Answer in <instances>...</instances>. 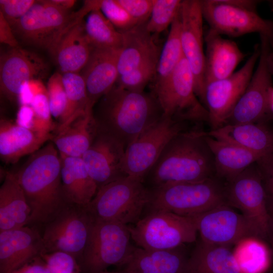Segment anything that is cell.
Wrapping results in <instances>:
<instances>
[{
    "label": "cell",
    "instance_id": "6da1fadb",
    "mask_svg": "<svg viewBox=\"0 0 273 273\" xmlns=\"http://www.w3.org/2000/svg\"><path fill=\"white\" fill-rule=\"evenodd\" d=\"M61 167L60 153L51 141L14 172L31 210L27 225L41 230L70 204L63 190Z\"/></svg>",
    "mask_w": 273,
    "mask_h": 273
},
{
    "label": "cell",
    "instance_id": "7a4b0ae2",
    "mask_svg": "<svg viewBox=\"0 0 273 273\" xmlns=\"http://www.w3.org/2000/svg\"><path fill=\"white\" fill-rule=\"evenodd\" d=\"M163 115L153 93L129 90L116 84L93 110L97 130L114 138L125 150Z\"/></svg>",
    "mask_w": 273,
    "mask_h": 273
},
{
    "label": "cell",
    "instance_id": "3957f363",
    "mask_svg": "<svg viewBox=\"0 0 273 273\" xmlns=\"http://www.w3.org/2000/svg\"><path fill=\"white\" fill-rule=\"evenodd\" d=\"M206 132L187 129L174 136L146 175L149 187L178 182H198L215 176Z\"/></svg>",
    "mask_w": 273,
    "mask_h": 273
},
{
    "label": "cell",
    "instance_id": "277c9868",
    "mask_svg": "<svg viewBox=\"0 0 273 273\" xmlns=\"http://www.w3.org/2000/svg\"><path fill=\"white\" fill-rule=\"evenodd\" d=\"M146 207L151 211H165L193 216L228 204L225 183L215 176L198 182H178L147 188Z\"/></svg>",
    "mask_w": 273,
    "mask_h": 273
},
{
    "label": "cell",
    "instance_id": "5b68a950",
    "mask_svg": "<svg viewBox=\"0 0 273 273\" xmlns=\"http://www.w3.org/2000/svg\"><path fill=\"white\" fill-rule=\"evenodd\" d=\"M148 201L143 179L126 176L100 188L86 206L97 220H112L126 225L135 223Z\"/></svg>",
    "mask_w": 273,
    "mask_h": 273
},
{
    "label": "cell",
    "instance_id": "8992f818",
    "mask_svg": "<svg viewBox=\"0 0 273 273\" xmlns=\"http://www.w3.org/2000/svg\"><path fill=\"white\" fill-rule=\"evenodd\" d=\"M128 225L95 220L78 261L81 273H101L111 265L123 266L134 248Z\"/></svg>",
    "mask_w": 273,
    "mask_h": 273
},
{
    "label": "cell",
    "instance_id": "52a82bcc",
    "mask_svg": "<svg viewBox=\"0 0 273 273\" xmlns=\"http://www.w3.org/2000/svg\"><path fill=\"white\" fill-rule=\"evenodd\" d=\"M84 17L52 3L36 1L21 18L10 23L19 42L47 50L50 54L67 28Z\"/></svg>",
    "mask_w": 273,
    "mask_h": 273
},
{
    "label": "cell",
    "instance_id": "ba28073f",
    "mask_svg": "<svg viewBox=\"0 0 273 273\" xmlns=\"http://www.w3.org/2000/svg\"><path fill=\"white\" fill-rule=\"evenodd\" d=\"M128 226L139 247L149 250L172 249L195 242L198 233L193 216L162 210L151 211Z\"/></svg>",
    "mask_w": 273,
    "mask_h": 273
},
{
    "label": "cell",
    "instance_id": "9c48e42d",
    "mask_svg": "<svg viewBox=\"0 0 273 273\" xmlns=\"http://www.w3.org/2000/svg\"><path fill=\"white\" fill-rule=\"evenodd\" d=\"M152 93L164 116L186 123L208 122V112L196 96L194 76L184 56L169 78Z\"/></svg>",
    "mask_w": 273,
    "mask_h": 273
},
{
    "label": "cell",
    "instance_id": "30bf717a",
    "mask_svg": "<svg viewBox=\"0 0 273 273\" xmlns=\"http://www.w3.org/2000/svg\"><path fill=\"white\" fill-rule=\"evenodd\" d=\"M94 221L86 205H68L41 229L44 253L63 252L78 262Z\"/></svg>",
    "mask_w": 273,
    "mask_h": 273
},
{
    "label": "cell",
    "instance_id": "8fae6325",
    "mask_svg": "<svg viewBox=\"0 0 273 273\" xmlns=\"http://www.w3.org/2000/svg\"><path fill=\"white\" fill-rule=\"evenodd\" d=\"M187 123L163 115L126 148L123 167L126 175L143 179L169 141L188 129Z\"/></svg>",
    "mask_w": 273,
    "mask_h": 273
},
{
    "label": "cell",
    "instance_id": "7c38bea8",
    "mask_svg": "<svg viewBox=\"0 0 273 273\" xmlns=\"http://www.w3.org/2000/svg\"><path fill=\"white\" fill-rule=\"evenodd\" d=\"M260 54V44H257L250 57L238 71L226 78L205 85L202 104L208 112L211 130L225 124L252 78Z\"/></svg>",
    "mask_w": 273,
    "mask_h": 273
},
{
    "label": "cell",
    "instance_id": "4fadbf2b",
    "mask_svg": "<svg viewBox=\"0 0 273 273\" xmlns=\"http://www.w3.org/2000/svg\"><path fill=\"white\" fill-rule=\"evenodd\" d=\"M228 205L241 211L267 239L270 214L267 209L262 175L257 164H252L225 183Z\"/></svg>",
    "mask_w": 273,
    "mask_h": 273
},
{
    "label": "cell",
    "instance_id": "5bb4252c",
    "mask_svg": "<svg viewBox=\"0 0 273 273\" xmlns=\"http://www.w3.org/2000/svg\"><path fill=\"white\" fill-rule=\"evenodd\" d=\"M203 18L209 29L220 35L238 37L258 33L267 38L273 50V21L257 11L237 7L224 0H200Z\"/></svg>",
    "mask_w": 273,
    "mask_h": 273
},
{
    "label": "cell",
    "instance_id": "9a60e30c",
    "mask_svg": "<svg viewBox=\"0 0 273 273\" xmlns=\"http://www.w3.org/2000/svg\"><path fill=\"white\" fill-rule=\"evenodd\" d=\"M193 217L201 240L209 244L228 247L248 237L264 240L254 224L228 204Z\"/></svg>",
    "mask_w": 273,
    "mask_h": 273
},
{
    "label": "cell",
    "instance_id": "2e32d148",
    "mask_svg": "<svg viewBox=\"0 0 273 273\" xmlns=\"http://www.w3.org/2000/svg\"><path fill=\"white\" fill-rule=\"evenodd\" d=\"M259 36L260 54L258 65L224 125L264 122L267 118V94L273 86L267 58L272 49L267 38Z\"/></svg>",
    "mask_w": 273,
    "mask_h": 273
},
{
    "label": "cell",
    "instance_id": "e0dca14e",
    "mask_svg": "<svg viewBox=\"0 0 273 273\" xmlns=\"http://www.w3.org/2000/svg\"><path fill=\"white\" fill-rule=\"evenodd\" d=\"M179 19L180 40L183 56L193 74L196 96L202 103L205 89V56L200 0H183Z\"/></svg>",
    "mask_w": 273,
    "mask_h": 273
},
{
    "label": "cell",
    "instance_id": "ac0fdd59",
    "mask_svg": "<svg viewBox=\"0 0 273 273\" xmlns=\"http://www.w3.org/2000/svg\"><path fill=\"white\" fill-rule=\"evenodd\" d=\"M49 67L37 54L21 47L11 48L0 57L1 95L10 102L18 103L22 86L32 79L44 78Z\"/></svg>",
    "mask_w": 273,
    "mask_h": 273
},
{
    "label": "cell",
    "instance_id": "d6986e66",
    "mask_svg": "<svg viewBox=\"0 0 273 273\" xmlns=\"http://www.w3.org/2000/svg\"><path fill=\"white\" fill-rule=\"evenodd\" d=\"M125 149L114 138L97 130L89 148L81 157L98 190L127 176L124 171Z\"/></svg>",
    "mask_w": 273,
    "mask_h": 273
},
{
    "label": "cell",
    "instance_id": "ffe728a7",
    "mask_svg": "<svg viewBox=\"0 0 273 273\" xmlns=\"http://www.w3.org/2000/svg\"><path fill=\"white\" fill-rule=\"evenodd\" d=\"M44 253L41 232L36 227L0 232V273H10Z\"/></svg>",
    "mask_w": 273,
    "mask_h": 273
},
{
    "label": "cell",
    "instance_id": "44dd1931",
    "mask_svg": "<svg viewBox=\"0 0 273 273\" xmlns=\"http://www.w3.org/2000/svg\"><path fill=\"white\" fill-rule=\"evenodd\" d=\"M120 49L93 48L87 63L81 70L88 105L93 108L116 84L119 76L118 59Z\"/></svg>",
    "mask_w": 273,
    "mask_h": 273
},
{
    "label": "cell",
    "instance_id": "7402d4cb",
    "mask_svg": "<svg viewBox=\"0 0 273 273\" xmlns=\"http://www.w3.org/2000/svg\"><path fill=\"white\" fill-rule=\"evenodd\" d=\"M123 267L128 273H191L190 256L181 246L158 250L134 247Z\"/></svg>",
    "mask_w": 273,
    "mask_h": 273
},
{
    "label": "cell",
    "instance_id": "603a6c76",
    "mask_svg": "<svg viewBox=\"0 0 273 273\" xmlns=\"http://www.w3.org/2000/svg\"><path fill=\"white\" fill-rule=\"evenodd\" d=\"M205 86L212 82L226 78L234 73L246 56L235 42L226 39L209 29L205 36Z\"/></svg>",
    "mask_w": 273,
    "mask_h": 273
},
{
    "label": "cell",
    "instance_id": "cb8c5ba5",
    "mask_svg": "<svg viewBox=\"0 0 273 273\" xmlns=\"http://www.w3.org/2000/svg\"><path fill=\"white\" fill-rule=\"evenodd\" d=\"M53 138L43 135L5 117L0 119V158L6 164L16 163L35 153Z\"/></svg>",
    "mask_w": 273,
    "mask_h": 273
},
{
    "label": "cell",
    "instance_id": "d4e9b609",
    "mask_svg": "<svg viewBox=\"0 0 273 273\" xmlns=\"http://www.w3.org/2000/svg\"><path fill=\"white\" fill-rule=\"evenodd\" d=\"M83 19L65 31L50 54L62 74L79 73L88 62L92 47L86 37Z\"/></svg>",
    "mask_w": 273,
    "mask_h": 273
},
{
    "label": "cell",
    "instance_id": "484cf974",
    "mask_svg": "<svg viewBox=\"0 0 273 273\" xmlns=\"http://www.w3.org/2000/svg\"><path fill=\"white\" fill-rule=\"evenodd\" d=\"M264 123L225 124L206 134L242 147L257 154L262 159L273 155V131Z\"/></svg>",
    "mask_w": 273,
    "mask_h": 273
},
{
    "label": "cell",
    "instance_id": "4316f807",
    "mask_svg": "<svg viewBox=\"0 0 273 273\" xmlns=\"http://www.w3.org/2000/svg\"><path fill=\"white\" fill-rule=\"evenodd\" d=\"M51 141L60 155L81 157L97 132L93 111H87L57 127Z\"/></svg>",
    "mask_w": 273,
    "mask_h": 273
},
{
    "label": "cell",
    "instance_id": "83f0119b",
    "mask_svg": "<svg viewBox=\"0 0 273 273\" xmlns=\"http://www.w3.org/2000/svg\"><path fill=\"white\" fill-rule=\"evenodd\" d=\"M146 23L137 24L124 32L123 40L118 59L119 76L126 74L158 58L159 52Z\"/></svg>",
    "mask_w": 273,
    "mask_h": 273
},
{
    "label": "cell",
    "instance_id": "f1b7e54d",
    "mask_svg": "<svg viewBox=\"0 0 273 273\" xmlns=\"http://www.w3.org/2000/svg\"><path fill=\"white\" fill-rule=\"evenodd\" d=\"M31 210L14 172L6 171L0 187V232L27 225Z\"/></svg>",
    "mask_w": 273,
    "mask_h": 273
},
{
    "label": "cell",
    "instance_id": "f546056e",
    "mask_svg": "<svg viewBox=\"0 0 273 273\" xmlns=\"http://www.w3.org/2000/svg\"><path fill=\"white\" fill-rule=\"evenodd\" d=\"M214 161L215 176L226 183L261 158L233 143L206 135Z\"/></svg>",
    "mask_w": 273,
    "mask_h": 273
},
{
    "label": "cell",
    "instance_id": "4dcf8cb0",
    "mask_svg": "<svg viewBox=\"0 0 273 273\" xmlns=\"http://www.w3.org/2000/svg\"><path fill=\"white\" fill-rule=\"evenodd\" d=\"M60 156L62 187L67 200L70 204L86 205L97 192L96 183L81 157Z\"/></svg>",
    "mask_w": 273,
    "mask_h": 273
},
{
    "label": "cell",
    "instance_id": "1f68e13d",
    "mask_svg": "<svg viewBox=\"0 0 273 273\" xmlns=\"http://www.w3.org/2000/svg\"><path fill=\"white\" fill-rule=\"evenodd\" d=\"M191 273H243L228 247L199 241L190 255Z\"/></svg>",
    "mask_w": 273,
    "mask_h": 273
},
{
    "label": "cell",
    "instance_id": "d6a6232c",
    "mask_svg": "<svg viewBox=\"0 0 273 273\" xmlns=\"http://www.w3.org/2000/svg\"><path fill=\"white\" fill-rule=\"evenodd\" d=\"M84 29L93 48L121 49L122 47V32L113 25L100 9L88 15L84 22Z\"/></svg>",
    "mask_w": 273,
    "mask_h": 273
},
{
    "label": "cell",
    "instance_id": "836d02e7",
    "mask_svg": "<svg viewBox=\"0 0 273 273\" xmlns=\"http://www.w3.org/2000/svg\"><path fill=\"white\" fill-rule=\"evenodd\" d=\"M263 240L251 237L236 244L233 252L243 273H262L268 267L270 251Z\"/></svg>",
    "mask_w": 273,
    "mask_h": 273
},
{
    "label": "cell",
    "instance_id": "e575fe53",
    "mask_svg": "<svg viewBox=\"0 0 273 273\" xmlns=\"http://www.w3.org/2000/svg\"><path fill=\"white\" fill-rule=\"evenodd\" d=\"M179 12L170 26L164 47L159 55L153 87L166 81L183 57L180 40Z\"/></svg>",
    "mask_w": 273,
    "mask_h": 273
},
{
    "label": "cell",
    "instance_id": "d590c367",
    "mask_svg": "<svg viewBox=\"0 0 273 273\" xmlns=\"http://www.w3.org/2000/svg\"><path fill=\"white\" fill-rule=\"evenodd\" d=\"M62 76L67 103L63 119L58 126L87 111H93L88 105L86 86L81 74L66 73Z\"/></svg>",
    "mask_w": 273,
    "mask_h": 273
},
{
    "label": "cell",
    "instance_id": "8d00e7d4",
    "mask_svg": "<svg viewBox=\"0 0 273 273\" xmlns=\"http://www.w3.org/2000/svg\"><path fill=\"white\" fill-rule=\"evenodd\" d=\"M181 0H153L150 17L146 23L147 30L152 33H159L171 26L178 15Z\"/></svg>",
    "mask_w": 273,
    "mask_h": 273
},
{
    "label": "cell",
    "instance_id": "74e56055",
    "mask_svg": "<svg viewBox=\"0 0 273 273\" xmlns=\"http://www.w3.org/2000/svg\"><path fill=\"white\" fill-rule=\"evenodd\" d=\"M158 59L151 60L119 76L115 84L127 90L143 92L147 84L155 78Z\"/></svg>",
    "mask_w": 273,
    "mask_h": 273
},
{
    "label": "cell",
    "instance_id": "f35d334b",
    "mask_svg": "<svg viewBox=\"0 0 273 273\" xmlns=\"http://www.w3.org/2000/svg\"><path fill=\"white\" fill-rule=\"evenodd\" d=\"M47 88L51 114L58 121V126L63 119L67 103L62 74L59 72L54 73L48 81Z\"/></svg>",
    "mask_w": 273,
    "mask_h": 273
},
{
    "label": "cell",
    "instance_id": "ab89813d",
    "mask_svg": "<svg viewBox=\"0 0 273 273\" xmlns=\"http://www.w3.org/2000/svg\"><path fill=\"white\" fill-rule=\"evenodd\" d=\"M100 10L120 32L125 31L138 24L116 0H102Z\"/></svg>",
    "mask_w": 273,
    "mask_h": 273
},
{
    "label": "cell",
    "instance_id": "60d3db41",
    "mask_svg": "<svg viewBox=\"0 0 273 273\" xmlns=\"http://www.w3.org/2000/svg\"><path fill=\"white\" fill-rule=\"evenodd\" d=\"M50 273H81L78 261L72 255L60 251L41 255Z\"/></svg>",
    "mask_w": 273,
    "mask_h": 273
},
{
    "label": "cell",
    "instance_id": "b9f144b4",
    "mask_svg": "<svg viewBox=\"0 0 273 273\" xmlns=\"http://www.w3.org/2000/svg\"><path fill=\"white\" fill-rule=\"evenodd\" d=\"M138 24L148 21L152 11L153 0H116Z\"/></svg>",
    "mask_w": 273,
    "mask_h": 273
},
{
    "label": "cell",
    "instance_id": "7bdbcfd3",
    "mask_svg": "<svg viewBox=\"0 0 273 273\" xmlns=\"http://www.w3.org/2000/svg\"><path fill=\"white\" fill-rule=\"evenodd\" d=\"M36 1L34 0H0V11L10 23L23 16Z\"/></svg>",
    "mask_w": 273,
    "mask_h": 273
},
{
    "label": "cell",
    "instance_id": "ee69618b",
    "mask_svg": "<svg viewBox=\"0 0 273 273\" xmlns=\"http://www.w3.org/2000/svg\"><path fill=\"white\" fill-rule=\"evenodd\" d=\"M264 188L266 204L269 214L273 212V155L257 162Z\"/></svg>",
    "mask_w": 273,
    "mask_h": 273
},
{
    "label": "cell",
    "instance_id": "f6af8a7d",
    "mask_svg": "<svg viewBox=\"0 0 273 273\" xmlns=\"http://www.w3.org/2000/svg\"><path fill=\"white\" fill-rule=\"evenodd\" d=\"M47 89L42 80L32 79L24 84L18 96L20 106L30 105L33 98L37 94Z\"/></svg>",
    "mask_w": 273,
    "mask_h": 273
},
{
    "label": "cell",
    "instance_id": "bcb514c9",
    "mask_svg": "<svg viewBox=\"0 0 273 273\" xmlns=\"http://www.w3.org/2000/svg\"><path fill=\"white\" fill-rule=\"evenodd\" d=\"M16 122L19 124L39 133L37 131L34 111L30 105L20 106Z\"/></svg>",
    "mask_w": 273,
    "mask_h": 273
},
{
    "label": "cell",
    "instance_id": "7dc6e473",
    "mask_svg": "<svg viewBox=\"0 0 273 273\" xmlns=\"http://www.w3.org/2000/svg\"><path fill=\"white\" fill-rule=\"evenodd\" d=\"M0 42L11 48L19 47L13 29L3 14L0 11Z\"/></svg>",
    "mask_w": 273,
    "mask_h": 273
},
{
    "label": "cell",
    "instance_id": "c3c4849f",
    "mask_svg": "<svg viewBox=\"0 0 273 273\" xmlns=\"http://www.w3.org/2000/svg\"><path fill=\"white\" fill-rule=\"evenodd\" d=\"M10 273H50L45 261L41 256L36 257Z\"/></svg>",
    "mask_w": 273,
    "mask_h": 273
},
{
    "label": "cell",
    "instance_id": "681fc988",
    "mask_svg": "<svg viewBox=\"0 0 273 273\" xmlns=\"http://www.w3.org/2000/svg\"><path fill=\"white\" fill-rule=\"evenodd\" d=\"M267 118H273V86L268 89L266 102Z\"/></svg>",
    "mask_w": 273,
    "mask_h": 273
},
{
    "label": "cell",
    "instance_id": "f907efd6",
    "mask_svg": "<svg viewBox=\"0 0 273 273\" xmlns=\"http://www.w3.org/2000/svg\"><path fill=\"white\" fill-rule=\"evenodd\" d=\"M50 1L56 6L67 10H70L76 2L74 0H50Z\"/></svg>",
    "mask_w": 273,
    "mask_h": 273
},
{
    "label": "cell",
    "instance_id": "816d5d0a",
    "mask_svg": "<svg viewBox=\"0 0 273 273\" xmlns=\"http://www.w3.org/2000/svg\"><path fill=\"white\" fill-rule=\"evenodd\" d=\"M269 221L267 239L270 240L273 249V212L269 214Z\"/></svg>",
    "mask_w": 273,
    "mask_h": 273
},
{
    "label": "cell",
    "instance_id": "f5cc1de1",
    "mask_svg": "<svg viewBox=\"0 0 273 273\" xmlns=\"http://www.w3.org/2000/svg\"><path fill=\"white\" fill-rule=\"evenodd\" d=\"M268 68L271 75H273V50L269 52L267 58Z\"/></svg>",
    "mask_w": 273,
    "mask_h": 273
},
{
    "label": "cell",
    "instance_id": "db71d44e",
    "mask_svg": "<svg viewBox=\"0 0 273 273\" xmlns=\"http://www.w3.org/2000/svg\"><path fill=\"white\" fill-rule=\"evenodd\" d=\"M101 273H128V272L124 270H122V271H117V272H111V271H108L107 270H105Z\"/></svg>",
    "mask_w": 273,
    "mask_h": 273
},
{
    "label": "cell",
    "instance_id": "11a10c76",
    "mask_svg": "<svg viewBox=\"0 0 273 273\" xmlns=\"http://www.w3.org/2000/svg\"><path fill=\"white\" fill-rule=\"evenodd\" d=\"M270 3L271 4L272 7H273V1H270Z\"/></svg>",
    "mask_w": 273,
    "mask_h": 273
}]
</instances>
